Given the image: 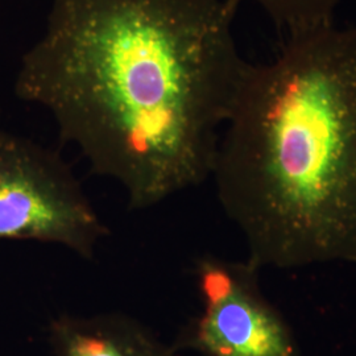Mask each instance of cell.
Wrapping results in <instances>:
<instances>
[{
  "instance_id": "cell-1",
  "label": "cell",
  "mask_w": 356,
  "mask_h": 356,
  "mask_svg": "<svg viewBox=\"0 0 356 356\" xmlns=\"http://www.w3.org/2000/svg\"><path fill=\"white\" fill-rule=\"evenodd\" d=\"M236 0H51L15 94L147 210L211 177L250 61Z\"/></svg>"
},
{
  "instance_id": "cell-2",
  "label": "cell",
  "mask_w": 356,
  "mask_h": 356,
  "mask_svg": "<svg viewBox=\"0 0 356 356\" xmlns=\"http://www.w3.org/2000/svg\"><path fill=\"white\" fill-rule=\"evenodd\" d=\"M210 178L254 267L356 264V26L288 33L250 63Z\"/></svg>"
},
{
  "instance_id": "cell-3",
  "label": "cell",
  "mask_w": 356,
  "mask_h": 356,
  "mask_svg": "<svg viewBox=\"0 0 356 356\" xmlns=\"http://www.w3.org/2000/svg\"><path fill=\"white\" fill-rule=\"evenodd\" d=\"M107 236L60 153L0 129V241L56 244L92 259Z\"/></svg>"
},
{
  "instance_id": "cell-4",
  "label": "cell",
  "mask_w": 356,
  "mask_h": 356,
  "mask_svg": "<svg viewBox=\"0 0 356 356\" xmlns=\"http://www.w3.org/2000/svg\"><path fill=\"white\" fill-rule=\"evenodd\" d=\"M259 270L248 260L200 257L195 280L202 309L173 348L204 356H297L291 327L260 289Z\"/></svg>"
},
{
  "instance_id": "cell-5",
  "label": "cell",
  "mask_w": 356,
  "mask_h": 356,
  "mask_svg": "<svg viewBox=\"0 0 356 356\" xmlns=\"http://www.w3.org/2000/svg\"><path fill=\"white\" fill-rule=\"evenodd\" d=\"M53 356H175L139 321L122 313L63 314L49 327Z\"/></svg>"
},
{
  "instance_id": "cell-6",
  "label": "cell",
  "mask_w": 356,
  "mask_h": 356,
  "mask_svg": "<svg viewBox=\"0 0 356 356\" xmlns=\"http://www.w3.org/2000/svg\"><path fill=\"white\" fill-rule=\"evenodd\" d=\"M257 7L285 35L335 20L343 0H236Z\"/></svg>"
}]
</instances>
